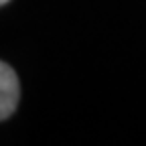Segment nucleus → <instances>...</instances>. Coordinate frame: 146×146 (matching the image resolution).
I'll return each instance as SVG.
<instances>
[{"instance_id": "obj_1", "label": "nucleus", "mask_w": 146, "mask_h": 146, "mask_svg": "<svg viewBox=\"0 0 146 146\" xmlns=\"http://www.w3.org/2000/svg\"><path fill=\"white\" fill-rule=\"evenodd\" d=\"M21 98V85L14 69L0 61V120H6L14 114Z\"/></svg>"}, {"instance_id": "obj_2", "label": "nucleus", "mask_w": 146, "mask_h": 146, "mask_svg": "<svg viewBox=\"0 0 146 146\" xmlns=\"http://www.w3.org/2000/svg\"><path fill=\"white\" fill-rule=\"evenodd\" d=\"M8 2V0H0V6H2V4H6Z\"/></svg>"}]
</instances>
